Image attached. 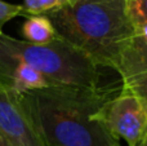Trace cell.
Segmentation results:
<instances>
[{
  "mask_svg": "<svg viewBox=\"0 0 147 146\" xmlns=\"http://www.w3.org/2000/svg\"><path fill=\"white\" fill-rule=\"evenodd\" d=\"M120 89L52 85L18 97L44 146H121L94 119Z\"/></svg>",
  "mask_w": 147,
  "mask_h": 146,
  "instance_id": "cell-1",
  "label": "cell"
},
{
  "mask_svg": "<svg viewBox=\"0 0 147 146\" xmlns=\"http://www.w3.org/2000/svg\"><path fill=\"white\" fill-rule=\"evenodd\" d=\"M45 17L59 39L99 67L115 69L137 32L128 16L127 0H71Z\"/></svg>",
  "mask_w": 147,
  "mask_h": 146,
  "instance_id": "cell-2",
  "label": "cell"
},
{
  "mask_svg": "<svg viewBox=\"0 0 147 146\" xmlns=\"http://www.w3.org/2000/svg\"><path fill=\"white\" fill-rule=\"evenodd\" d=\"M0 48L13 59L36 69L53 85L101 87L99 66L58 36L48 44L34 45L1 34Z\"/></svg>",
  "mask_w": 147,
  "mask_h": 146,
  "instance_id": "cell-3",
  "label": "cell"
},
{
  "mask_svg": "<svg viewBox=\"0 0 147 146\" xmlns=\"http://www.w3.org/2000/svg\"><path fill=\"white\" fill-rule=\"evenodd\" d=\"M94 119L116 141L138 146L147 133V101L120 89L103 103Z\"/></svg>",
  "mask_w": 147,
  "mask_h": 146,
  "instance_id": "cell-4",
  "label": "cell"
},
{
  "mask_svg": "<svg viewBox=\"0 0 147 146\" xmlns=\"http://www.w3.org/2000/svg\"><path fill=\"white\" fill-rule=\"evenodd\" d=\"M0 135L12 146H44L18 95L4 85H0Z\"/></svg>",
  "mask_w": 147,
  "mask_h": 146,
  "instance_id": "cell-5",
  "label": "cell"
},
{
  "mask_svg": "<svg viewBox=\"0 0 147 146\" xmlns=\"http://www.w3.org/2000/svg\"><path fill=\"white\" fill-rule=\"evenodd\" d=\"M121 80L147 72V30L138 31L121 52L115 66Z\"/></svg>",
  "mask_w": 147,
  "mask_h": 146,
  "instance_id": "cell-6",
  "label": "cell"
},
{
  "mask_svg": "<svg viewBox=\"0 0 147 146\" xmlns=\"http://www.w3.org/2000/svg\"><path fill=\"white\" fill-rule=\"evenodd\" d=\"M52 85L53 84L32 66L23 62H17L12 75V88H10L14 93L25 95V93L44 89Z\"/></svg>",
  "mask_w": 147,
  "mask_h": 146,
  "instance_id": "cell-7",
  "label": "cell"
},
{
  "mask_svg": "<svg viewBox=\"0 0 147 146\" xmlns=\"http://www.w3.org/2000/svg\"><path fill=\"white\" fill-rule=\"evenodd\" d=\"M22 35L26 43L44 45L57 38L51 21L45 16H28L22 25Z\"/></svg>",
  "mask_w": 147,
  "mask_h": 146,
  "instance_id": "cell-8",
  "label": "cell"
},
{
  "mask_svg": "<svg viewBox=\"0 0 147 146\" xmlns=\"http://www.w3.org/2000/svg\"><path fill=\"white\" fill-rule=\"evenodd\" d=\"M69 0H23V14L45 16L67 4Z\"/></svg>",
  "mask_w": 147,
  "mask_h": 146,
  "instance_id": "cell-9",
  "label": "cell"
},
{
  "mask_svg": "<svg viewBox=\"0 0 147 146\" xmlns=\"http://www.w3.org/2000/svg\"><path fill=\"white\" fill-rule=\"evenodd\" d=\"M127 10L137 32L147 30V0H127Z\"/></svg>",
  "mask_w": 147,
  "mask_h": 146,
  "instance_id": "cell-10",
  "label": "cell"
},
{
  "mask_svg": "<svg viewBox=\"0 0 147 146\" xmlns=\"http://www.w3.org/2000/svg\"><path fill=\"white\" fill-rule=\"evenodd\" d=\"M121 83H123L121 84L123 91H127V92H130L133 95H137L147 101V72L129 78V79L121 80Z\"/></svg>",
  "mask_w": 147,
  "mask_h": 146,
  "instance_id": "cell-11",
  "label": "cell"
},
{
  "mask_svg": "<svg viewBox=\"0 0 147 146\" xmlns=\"http://www.w3.org/2000/svg\"><path fill=\"white\" fill-rule=\"evenodd\" d=\"M23 14V7L20 4H10L4 0H0V35L3 34L4 25L17 16Z\"/></svg>",
  "mask_w": 147,
  "mask_h": 146,
  "instance_id": "cell-12",
  "label": "cell"
},
{
  "mask_svg": "<svg viewBox=\"0 0 147 146\" xmlns=\"http://www.w3.org/2000/svg\"><path fill=\"white\" fill-rule=\"evenodd\" d=\"M0 146H12V145H10L9 142H8L7 140L1 136V135H0Z\"/></svg>",
  "mask_w": 147,
  "mask_h": 146,
  "instance_id": "cell-13",
  "label": "cell"
},
{
  "mask_svg": "<svg viewBox=\"0 0 147 146\" xmlns=\"http://www.w3.org/2000/svg\"><path fill=\"white\" fill-rule=\"evenodd\" d=\"M138 146H147V133H146V136L143 137L142 141L140 142V145H138Z\"/></svg>",
  "mask_w": 147,
  "mask_h": 146,
  "instance_id": "cell-14",
  "label": "cell"
},
{
  "mask_svg": "<svg viewBox=\"0 0 147 146\" xmlns=\"http://www.w3.org/2000/svg\"><path fill=\"white\" fill-rule=\"evenodd\" d=\"M69 1H71V0H69Z\"/></svg>",
  "mask_w": 147,
  "mask_h": 146,
  "instance_id": "cell-15",
  "label": "cell"
}]
</instances>
